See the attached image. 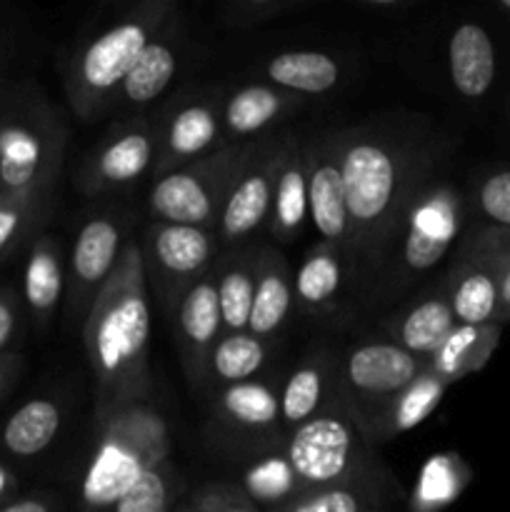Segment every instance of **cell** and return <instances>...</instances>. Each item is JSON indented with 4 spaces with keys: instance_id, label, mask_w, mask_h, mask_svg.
<instances>
[{
    "instance_id": "1",
    "label": "cell",
    "mask_w": 510,
    "mask_h": 512,
    "mask_svg": "<svg viewBox=\"0 0 510 512\" xmlns=\"http://www.w3.org/2000/svg\"><path fill=\"white\" fill-rule=\"evenodd\" d=\"M335 138L350 220L348 278L373 288L410 198L435 170V140L410 118L335 130Z\"/></svg>"
},
{
    "instance_id": "2",
    "label": "cell",
    "mask_w": 510,
    "mask_h": 512,
    "mask_svg": "<svg viewBox=\"0 0 510 512\" xmlns=\"http://www.w3.org/2000/svg\"><path fill=\"white\" fill-rule=\"evenodd\" d=\"M80 330L98 390V410L150 400V303L140 243L128 240Z\"/></svg>"
},
{
    "instance_id": "3",
    "label": "cell",
    "mask_w": 510,
    "mask_h": 512,
    "mask_svg": "<svg viewBox=\"0 0 510 512\" xmlns=\"http://www.w3.org/2000/svg\"><path fill=\"white\" fill-rule=\"evenodd\" d=\"M168 455V425L148 400L100 408L80 475V512H110L148 470L170 460Z\"/></svg>"
},
{
    "instance_id": "4",
    "label": "cell",
    "mask_w": 510,
    "mask_h": 512,
    "mask_svg": "<svg viewBox=\"0 0 510 512\" xmlns=\"http://www.w3.org/2000/svg\"><path fill=\"white\" fill-rule=\"evenodd\" d=\"M175 23V5L148 0L90 35L73 50L63 68L65 93L80 120L110 113L120 85L155 38Z\"/></svg>"
},
{
    "instance_id": "5",
    "label": "cell",
    "mask_w": 510,
    "mask_h": 512,
    "mask_svg": "<svg viewBox=\"0 0 510 512\" xmlns=\"http://www.w3.org/2000/svg\"><path fill=\"white\" fill-rule=\"evenodd\" d=\"M463 228L465 198L450 180L438 178L433 170L410 198L373 290H380L383 298H393L433 273L458 248Z\"/></svg>"
},
{
    "instance_id": "6",
    "label": "cell",
    "mask_w": 510,
    "mask_h": 512,
    "mask_svg": "<svg viewBox=\"0 0 510 512\" xmlns=\"http://www.w3.org/2000/svg\"><path fill=\"white\" fill-rule=\"evenodd\" d=\"M65 155V125L40 95L0 108V198L43 203L53 195Z\"/></svg>"
},
{
    "instance_id": "7",
    "label": "cell",
    "mask_w": 510,
    "mask_h": 512,
    "mask_svg": "<svg viewBox=\"0 0 510 512\" xmlns=\"http://www.w3.org/2000/svg\"><path fill=\"white\" fill-rule=\"evenodd\" d=\"M283 453L305 490L373 475L368 438L345 408H330L295 428L285 440Z\"/></svg>"
},
{
    "instance_id": "8",
    "label": "cell",
    "mask_w": 510,
    "mask_h": 512,
    "mask_svg": "<svg viewBox=\"0 0 510 512\" xmlns=\"http://www.w3.org/2000/svg\"><path fill=\"white\" fill-rule=\"evenodd\" d=\"M428 363L390 340H363L335 363L338 390L350 405V418L370 438L385 408L418 378Z\"/></svg>"
},
{
    "instance_id": "9",
    "label": "cell",
    "mask_w": 510,
    "mask_h": 512,
    "mask_svg": "<svg viewBox=\"0 0 510 512\" xmlns=\"http://www.w3.org/2000/svg\"><path fill=\"white\" fill-rule=\"evenodd\" d=\"M245 145H225L208 158H200L153 180L148 193V213L153 223L190 225L205 230L218 228L220 208Z\"/></svg>"
},
{
    "instance_id": "10",
    "label": "cell",
    "mask_w": 510,
    "mask_h": 512,
    "mask_svg": "<svg viewBox=\"0 0 510 512\" xmlns=\"http://www.w3.org/2000/svg\"><path fill=\"white\" fill-rule=\"evenodd\" d=\"M218 233L190 225L150 223L145 228L140 250H143L145 278L153 285L160 303L173 313L180 295L215 268L218 255Z\"/></svg>"
},
{
    "instance_id": "11",
    "label": "cell",
    "mask_w": 510,
    "mask_h": 512,
    "mask_svg": "<svg viewBox=\"0 0 510 512\" xmlns=\"http://www.w3.org/2000/svg\"><path fill=\"white\" fill-rule=\"evenodd\" d=\"M158 163L155 120L133 118L110 125L108 133L85 153L75 185L85 198L133 188L143 178H153Z\"/></svg>"
},
{
    "instance_id": "12",
    "label": "cell",
    "mask_w": 510,
    "mask_h": 512,
    "mask_svg": "<svg viewBox=\"0 0 510 512\" xmlns=\"http://www.w3.org/2000/svg\"><path fill=\"white\" fill-rule=\"evenodd\" d=\"M280 140L283 138L268 135L243 148L240 163L225 193L223 208H220L218 228H215L218 240L228 248L243 245L268 225Z\"/></svg>"
},
{
    "instance_id": "13",
    "label": "cell",
    "mask_w": 510,
    "mask_h": 512,
    "mask_svg": "<svg viewBox=\"0 0 510 512\" xmlns=\"http://www.w3.org/2000/svg\"><path fill=\"white\" fill-rule=\"evenodd\" d=\"M220 110H223V98L208 90H195L173 98V103L155 120L158 163H155L153 180L225 148Z\"/></svg>"
},
{
    "instance_id": "14",
    "label": "cell",
    "mask_w": 510,
    "mask_h": 512,
    "mask_svg": "<svg viewBox=\"0 0 510 512\" xmlns=\"http://www.w3.org/2000/svg\"><path fill=\"white\" fill-rule=\"evenodd\" d=\"M128 230L130 218L118 210H100L88 215L80 225L70 250L68 278H65L68 320L83 325L95 295L108 283L128 245Z\"/></svg>"
},
{
    "instance_id": "15",
    "label": "cell",
    "mask_w": 510,
    "mask_h": 512,
    "mask_svg": "<svg viewBox=\"0 0 510 512\" xmlns=\"http://www.w3.org/2000/svg\"><path fill=\"white\" fill-rule=\"evenodd\" d=\"M308 163V218L320 243L340 250L348 263L350 253V220L345 208L343 173L335 130L318 135L305 143Z\"/></svg>"
},
{
    "instance_id": "16",
    "label": "cell",
    "mask_w": 510,
    "mask_h": 512,
    "mask_svg": "<svg viewBox=\"0 0 510 512\" xmlns=\"http://www.w3.org/2000/svg\"><path fill=\"white\" fill-rule=\"evenodd\" d=\"M175 333H178V350L183 358L185 378L193 388H203L208 358L218 340L223 338V318H220L218 283L215 270L195 280L173 310Z\"/></svg>"
},
{
    "instance_id": "17",
    "label": "cell",
    "mask_w": 510,
    "mask_h": 512,
    "mask_svg": "<svg viewBox=\"0 0 510 512\" xmlns=\"http://www.w3.org/2000/svg\"><path fill=\"white\" fill-rule=\"evenodd\" d=\"M458 328L453 308L445 295L443 285L428 288L423 295L410 300L408 305L383 320V330L390 343L403 348L405 353L428 363L435 350L450 338V333Z\"/></svg>"
},
{
    "instance_id": "18",
    "label": "cell",
    "mask_w": 510,
    "mask_h": 512,
    "mask_svg": "<svg viewBox=\"0 0 510 512\" xmlns=\"http://www.w3.org/2000/svg\"><path fill=\"white\" fill-rule=\"evenodd\" d=\"M308 218V163H305V143L283 135L280 140L278 163H275L273 208H270L268 228L280 243H293L300 238Z\"/></svg>"
},
{
    "instance_id": "19",
    "label": "cell",
    "mask_w": 510,
    "mask_h": 512,
    "mask_svg": "<svg viewBox=\"0 0 510 512\" xmlns=\"http://www.w3.org/2000/svg\"><path fill=\"white\" fill-rule=\"evenodd\" d=\"M298 95L285 93L270 83H245L223 98L225 145H245V140L263 135L300 108Z\"/></svg>"
},
{
    "instance_id": "20",
    "label": "cell",
    "mask_w": 510,
    "mask_h": 512,
    "mask_svg": "<svg viewBox=\"0 0 510 512\" xmlns=\"http://www.w3.org/2000/svg\"><path fill=\"white\" fill-rule=\"evenodd\" d=\"M443 290L453 308L455 323L473 325H500V290L498 275L480 260L455 250V260L450 263L443 278Z\"/></svg>"
},
{
    "instance_id": "21",
    "label": "cell",
    "mask_w": 510,
    "mask_h": 512,
    "mask_svg": "<svg viewBox=\"0 0 510 512\" xmlns=\"http://www.w3.org/2000/svg\"><path fill=\"white\" fill-rule=\"evenodd\" d=\"M450 83L465 100H483L498 78V53L480 23H460L448 38Z\"/></svg>"
},
{
    "instance_id": "22",
    "label": "cell",
    "mask_w": 510,
    "mask_h": 512,
    "mask_svg": "<svg viewBox=\"0 0 510 512\" xmlns=\"http://www.w3.org/2000/svg\"><path fill=\"white\" fill-rule=\"evenodd\" d=\"M293 310L295 290L288 260L273 248H258V283H255L248 333L270 343L290 323Z\"/></svg>"
},
{
    "instance_id": "23",
    "label": "cell",
    "mask_w": 510,
    "mask_h": 512,
    "mask_svg": "<svg viewBox=\"0 0 510 512\" xmlns=\"http://www.w3.org/2000/svg\"><path fill=\"white\" fill-rule=\"evenodd\" d=\"M345 280H348L345 255L330 245L315 243L293 275L295 310L305 318L330 315L338 308Z\"/></svg>"
},
{
    "instance_id": "24",
    "label": "cell",
    "mask_w": 510,
    "mask_h": 512,
    "mask_svg": "<svg viewBox=\"0 0 510 512\" xmlns=\"http://www.w3.org/2000/svg\"><path fill=\"white\" fill-rule=\"evenodd\" d=\"M180 63H183V38L180 33H175L173 23L140 55L135 68L120 85L113 108H143V105L158 100L178 75Z\"/></svg>"
},
{
    "instance_id": "25",
    "label": "cell",
    "mask_w": 510,
    "mask_h": 512,
    "mask_svg": "<svg viewBox=\"0 0 510 512\" xmlns=\"http://www.w3.org/2000/svg\"><path fill=\"white\" fill-rule=\"evenodd\" d=\"M330 383H338V375L335 360H330L328 353L318 350L300 360L280 385V428L293 433L295 428L325 413Z\"/></svg>"
},
{
    "instance_id": "26",
    "label": "cell",
    "mask_w": 510,
    "mask_h": 512,
    "mask_svg": "<svg viewBox=\"0 0 510 512\" xmlns=\"http://www.w3.org/2000/svg\"><path fill=\"white\" fill-rule=\"evenodd\" d=\"M215 415L228 428L258 435L280 425V385L270 380H248L228 385L215 395Z\"/></svg>"
},
{
    "instance_id": "27",
    "label": "cell",
    "mask_w": 510,
    "mask_h": 512,
    "mask_svg": "<svg viewBox=\"0 0 510 512\" xmlns=\"http://www.w3.org/2000/svg\"><path fill=\"white\" fill-rule=\"evenodd\" d=\"M213 270L218 283L223 335L245 333L253 310L255 283H258V250L238 248L215 263Z\"/></svg>"
},
{
    "instance_id": "28",
    "label": "cell",
    "mask_w": 510,
    "mask_h": 512,
    "mask_svg": "<svg viewBox=\"0 0 510 512\" xmlns=\"http://www.w3.org/2000/svg\"><path fill=\"white\" fill-rule=\"evenodd\" d=\"M265 83L293 93L323 95L340 83V63L320 50H288L265 60Z\"/></svg>"
},
{
    "instance_id": "29",
    "label": "cell",
    "mask_w": 510,
    "mask_h": 512,
    "mask_svg": "<svg viewBox=\"0 0 510 512\" xmlns=\"http://www.w3.org/2000/svg\"><path fill=\"white\" fill-rule=\"evenodd\" d=\"M65 273H63V255H60L58 240L40 235L33 243L25 263V303H28L30 315L38 325H45L53 313L58 310L60 298H63Z\"/></svg>"
},
{
    "instance_id": "30",
    "label": "cell",
    "mask_w": 510,
    "mask_h": 512,
    "mask_svg": "<svg viewBox=\"0 0 510 512\" xmlns=\"http://www.w3.org/2000/svg\"><path fill=\"white\" fill-rule=\"evenodd\" d=\"M270 348L253 333H228L218 340L208 358L203 388H228V385L258 380L268 365Z\"/></svg>"
},
{
    "instance_id": "31",
    "label": "cell",
    "mask_w": 510,
    "mask_h": 512,
    "mask_svg": "<svg viewBox=\"0 0 510 512\" xmlns=\"http://www.w3.org/2000/svg\"><path fill=\"white\" fill-rule=\"evenodd\" d=\"M500 328L503 325H483V328L458 325L450 333V338L435 350L433 358L428 360V370L440 375L445 383H455V380L475 373L493 355L500 338Z\"/></svg>"
},
{
    "instance_id": "32",
    "label": "cell",
    "mask_w": 510,
    "mask_h": 512,
    "mask_svg": "<svg viewBox=\"0 0 510 512\" xmlns=\"http://www.w3.org/2000/svg\"><path fill=\"white\" fill-rule=\"evenodd\" d=\"M63 425L60 405L48 398H35L20 405L3 428V448L15 458H35L50 448Z\"/></svg>"
},
{
    "instance_id": "33",
    "label": "cell",
    "mask_w": 510,
    "mask_h": 512,
    "mask_svg": "<svg viewBox=\"0 0 510 512\" xmlns=\"http://www.w3.org/2000/svg\"><path fill=\"white\" fill-rule=\"evenodd\" d=\"M450 383H445L440 375H435L433 370L425 368L393 403L385 408L383 418L375 425L373 440H390L395 435L408 433L410 428H415L418 423H423L435 408H438L440 398H443L445 388Z\"/></svg>"
},
{
    "instance_id": "34",
    "label": "cell",
    "mask_w": 510,
    "mask_h": 512,
    "mask_svg": "<svg viewBox=\"0 0 510 512\" xmlns=\"http://www.w3.org/2000/svg\"><path fill=\"white\" fill-rule=\"evenodd\" d=\"M383 493L375 488V475L330 485V488L303 490L290 503L270 512H380Z\"/></svg>"
},
{
    "instance_id": "35",
    "label": "cell",
    "mask_w": 510,
    "mask_h": 512,
    "mask_svg": "<svg viewBox=\"0 0 510 512\" xmlns=\"http://www.w3.org/2000/svg\"><path fill=\"white\" fill-rule=\"evenodd\" d=\"M243 490L255 505H265L268 510L290 503L295 495L303 493V485L295 478L285 453H270L248 465L243 475Z\"/></svg>"
},
{
    "instance_id": "36",
    "label": "cell",
    "mask_w": 510,
    "mask_h": 512,
    "mask_svg": "<svg viewBox=\"0 0 510 512\" xmlns=\"http://www.w3.org/2000/svg\"><path fill=\"white\" fill-rule=\"evenodd\" d=\"M458 253L470 255L488 265L498 275L500 290V313L498 323H510V230L488 228V225H473L460 240Z\"/></svg>"
},
{
    "instance_id": "37",
    "label": "cell",
    "mask_w": 510,
    "mask_h": 512,
    "mask_svg": "<svg viewBox=\"0 0 510 512\" xmlns=\"http://www.w3.org/2000/svg\"><path fill=\"white\" fill-rule=\"evenodd\" d=\"M180 480L170 460L148 470L110 512H173Z\"/></svg>"
},
{
    "instance_id": "38",
    "label": "cell",
    "mask_w": 510,
    "mask_h": 512,
    "mask_svg": "<svg viewBox=\"0 0 510 512\" xmlns=\"http://www.w3.org/2000/svg\"><path fill=\"white\" fill-rule=\"evenodd\" d=\"M465 205L478 215V225L510 230V168L483 170L470 183Z\"/></svg>"
},
{
    "instance_id": "39",
    "label": "cell",
    "mask_w": 510,
    "mask_h": 512,
    "mask_svg": "<svg viewBox=\"0 0 510 512\" xmlns=\"http://www.w3.org/2000/svg\"><path fill=\"white\" fill-rule=\"evenodd\" d=\"M465 480L458 475V463L450 458H430L420 473L413 495V512H438L458 498Z\"/></svg>"
},
{
    "instance_id": "40",
    "label": "cell",
    "mask_w": 510,
    "mask_h": 512,
    "mask_svg": "<svg viewBox=\"0 0 510 512\" xmlns=\"http://www.w3.org/2000/svg\"><path fill=\"white\" fill-rule=\"evenodd\" d=\"M48 208L50 200L23 203V200L0 198V258H5L45 218Z\"/></svg>"
},
{
    "instance_id": "41",
    "label": "cell",
    "mask_w": 510,
    "mask_h": 512,
    "mask_svg": "<svg viewBox=\"0 0 510 512\" xmlns=\"http://www.w3.org/2000/svg\"><path fill=\"white\" fill-rule=\"evenodd\" d=\"M298 8H303V3H293V0H238V3L225 5L223 18L235 28H253Z\"/></svg>"
},
{
    "instance_id": "42",
    "label": "cell",
    "mask_w": 510,
    "mask_h": 512,
    "mask_svg": "<svg viewBox=\"0 0 510 512\" xmlns=\"http://www.w3.org/2000/svg\"><path fill=\"white\" fill-rule=\"evenodd\" d=\"M198 512H260L258 505L233 485H205L193 498Z\"/></svg>"
},
{
    "instance_id": "43",
    "label": "cell",
    "mask_w": 510,
    "mask_h": 512,
    "mask_svg": "<svg viewBox=\"0 0 510 512\" xmlns=\"http://www.w3.org/2000/svg\"><path fill=\"white\" fill-rule=\"evenodd\" d=\"M15 328H18V305L10 293L0 295V350L13 340Z\"/></svg>"
},
{
    "instance_id": "44",
    "label": "cell",
    "mask_w": 510,
    "mask_h": 512,
    "mask_svg": "<svg viewBox=\"0 0 510 512\" xmlns=\"http://www.w3.org/2000/svg\"><path fill=\"white\" fill-rule=\"evenodd\" d=\"M0 512H58L55 503L48 498H40V495H30V498L13 500V503L3 505Z\"/></svg>"
},
{
    "instance_id": "45",
    "label": "cell",
    "mask_w": 510,
    "mask_h": 512,
    "mask_svg": "<svg viewBox=\"0 0 510 512\" xmlns=\"http://www.w3.org/2000/svg\"><path fill=\"white\" fill-rule=\"evenodd\" d=\"M363 8L368 10H403V8H410V0H363Z\"/></svg>"
},
{
    "instance_id": "46",
    "label": "cell",
    "mask_w": 510,
    "mask_h": 512,
    "mask_svg": "<svg viewBox=\"0 0 510 512\" xmlns=\"http://www.w3.org/2000/svg\"><path fill=\"white\" fill-rule=\"evenodd\" d=\"M495 8H498L500 13L510 20V0H498V3H495Z\"/></svg>"
},
{
    "instance_id": "47",
    "label": "cell",
    "mask_w": 510,
    "mask_h": 512,
    "mask_svg": "<svg viewBox=\"0 0 510 512\" xmlns=\"http://www.w3.org/2000/svg\"><path fill=\"white\" fill-rule=\"evenodd\" d=\"M5 383H8V365L0 363V393H3Z\"/></svg>"
},
{
    "instance_id": "48",
    "label": "cell",
    "mask_w": 510,
    "mask_h": 512,
    "mask_svg": "<svg viewBox=\"0 0 510 512\" xmlns=\"http://www.w3.org/2000/svg\"><path fill=\"white\" fill-rule=\"evenodd\" d=\"M5 488H8V478H5V473L0 470V495L5 493Z\"/></svg>"
},
{
    "instance_id": "49",
    "label": "cell",
    "mask_w": 510,
    "mask_h": 512,
    "mask_svg": "<svg viewBox=\"0 0 510 512\" xmlns=\"http://www.w3.org/2000/svg\"><path fill=\"white\" fill-rule=\"evenodd\" d=\"M173 512H198V510H195L193 503H190V505H183V508H178V510H173Z\"/></svg>"
}]
</instances>
